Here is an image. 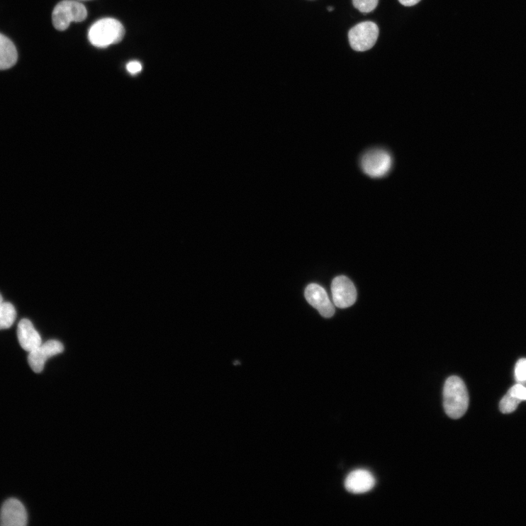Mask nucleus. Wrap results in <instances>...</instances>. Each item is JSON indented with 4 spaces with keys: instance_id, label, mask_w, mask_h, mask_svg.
Masks as SVG:
<instances>
[{
    "instance_id": "obj_14",
    "label": "nucleus",
    "mask_w": 526,
    "mask_h": 526,
    "mask_svg": "<svg viewBox=\"0 0 526 526\" xmlns=\"http://www.w3.org/2000/svg\"><path fill=\"white\" fill-rule=\"evenodd\" d=\"M520 402V400L508 393L500 401V411L503 414H510L516 410Z\"/></svg>"
},
{
    "instance_id": "obj_10",
    "label": "nucleus",
    "mask_w": 526,
    "mask_h": 526,
    "mask_svg": "<svg viewBox=\"0 0 526 526\" xmlns=\"http://www.w3.org/2000/svg\"><path fill=\"white\" fill-rule=\"evenodd\" d=\"M376 484L373 474L364 469L351 472L345 481V488L351 493L362 494L371 491Z\"/></svg>"
},
{
    "instance_id": "obj_17",
    "label": "nucleus",
    "mask_w": 526,
    "mask_h": 526,
    "mask_svg": "<svg viewBox=\"0 0 526 526\" xmlns=\"http://www.w3.org/2000/svg\"><path fill=\"white\" fill-rule=\"evenodd\" d=\"M508 393L519 400L526 401V387L517 384L512 387Z\"/></svg>"
},
{
    "instance_id": "obj_21",
    "label": "nucleus",
    "mask_w": 526,
    "mask_h": 526,
    "mask_svg": "<svg viewBox=\"0 0 526 526\" xmlns=\"http://www.w3.org/2000/svg\"><path fill=\"white\" fill-rule=\"evenodd\" d=\"M333 10H334V9H333V8H331V7H329V8H328V11H333Z\"/></svg>"
},
{
    "instance_id": "obj_4",
    "label": "nucleus",
    "mask_w": 526,
    "mask_h": 526,
    "mask_svg": "<svg viewBox=\"0 0 526 526\" xmlns=\"http://www.w3.org/2000/svg\"><path fill=\"white\" fill-rule=\"evenodd\" d=\"M86 17L87 11L84 5L74 0H64L55 8L52 21L56 30L65 31L71 22H82Z\"/></svg>"
},
{
    "instance_id": "obj_20",
    "label": "nucleus",
    "mask_w": 526,
    "mask_h": 526,
    "mask_svg": "<svg viewBox=\"0 0 526 526\" xmlns=\"http://www.w3.org/2000/svg\"><path fill=\"white\" fill-rule=\"evenodd\" d=\"M3 303H4L3 296H1V294H0V305H1Z\"/></svg>"
},
{
    "instance_id": "obj_18",
    "label": "nucleus",
    "mask_w": 526,
    "mask_h": 526,
    "mask_svg": "<svg viewBox=\"0 0 526 526\" xmlns=\"http://www.w3.org/2000/svg\"><path fill=\"white\" fill-rule=\"evenodd\" d=\"M127 69L132 75H136L142 69L141 64L137 61H133L128 64Z\"/></svg>"
},
{
    "instance_id": "obj_3",
    "label": "nucleus",
    "mask_w": 526,
    "mask_h": 526,
    "mask_svg": "<svg viewBox=\"0 0 526 526\" xmlns=\"http://www.w3.org/2000/svg\"><path fill=\"white\" fill-rule=\"evenodd\" d=\"M125 34V28L121 22L114 18H107L94 23L89 29L88 36L93 45L106 47L122 41Z\"/></svg>"
},
{
    "instance_id": "obj_11",
    "label": "nucleus",
    "mask_w": 526,
    "mask_h": 526,
    "mask_svg": "<svg viewBox=\"0 0 526 526\" xmlns=\"http://www.w3.org/2000/svg\"><path fill=\"white\" fill-rule=\"evenodd\" d=\"M17 337L23 349L30 352L42 344L39 332L32 322L28 319L21 320L17 328Z\"/></svg>"
},
{
    "instance_id": "obj_15",
    "label": "nucleus",
    "mask_w": 526,
    "mask_h": 526,
    "mask_svg": "<svg viewBox=\"0 0 526 526\" xmlns=\"http://www.w3.org/2000/svg\"><path fill=\"white\" fill-rule=\"evenodd\" d=\"M355 9L363 13H369L376 9L379 0H352Z\"/></svg>"
},
{
    "instance_id": "obj_1",
    "label": "nucleus",
    "mask_w": 526,
    "mask_h": 526,
    "mask_svg": "<svg viewBox=\"0 0 526 526\" xmlns=\"http://www.w3.org/2000/svg\"><path fill=\"white\" fill-rule=\"evenodd\" d=\"M444 408L452 419H459L466 413L469 398L464 381L459 376L449 377L444 386Z\"/></svg>"
},
{
    "instance_id": "obj_9",
    "label": "nucleus",
    "mask_w": 526,
    "mask_h": 526,
    "mask_svg": "<svg viewBox=\"0 0 526 526\" xmlns=\"http://www.w3.org/2000/svg\"><path fill=\"white\" fill-rule=\"evenodd\" d=\"M27 511L15 498L6 500L0 512V525L3 526H26L28 524Z\"/></svg>"
},
{
    "instance_id": "obj_19",
    "label": "nucleus",
    "mask_w": 526,
    "mask_h": 526,
    "mask_svg": "<svg viewBox=\"0 0 526 526\" xmlns=\"http://www.w3.org/2000/svg\"><path fill=\"white\" fill-rule=\"evenodd\" d=\"M421 0H398V2L403 6L412 7L418 4Z\"/></svg>"
},
{
    "instance_id": "obj_6",
    "label": "nucleus",
    "mask_w": 526,
    "mask_h": 526,
    "mask_svg": "<svg viewBox=\"0 0 526 526\" xmlns=\"http://www.w3.org/2000/svg\"><path fill=\"white\" fill-rule=\"evenodd\" d=\"M334 305L340 308L352 306L357 300V291L352 281L345 276L335 278L331 284Z\"/></svg>"
},
{
    "instance_id": "obj_13",
    "label": "nucleus",
    "mask_w": 526,
    "mask_h": 526,
    "mask_svg": "<svg viewBox=\"0 0 526 526\" xmlns=\"http://www.w3.org/2000/svg\"><path fill=\"white\" fill-rule=\"evenodd\" d=\"M16 310L14 306L9 302L0 305V330L10 328L16 319Z\"/></svg>"
},
{
    "instance_id": "obj_8",
    "label": "nucleus",
    "mask_w": 526,
    "mask_h": 526,
    "mask_svg": "<svg viewBox=\"0 0 526 526\" xmlns=\"http://www.w3.org/2000/svg\"><path fill=\"white\" fill-rule=\"evenodd\" d=\"M305 297L308 303L318 310L323 318H330L334 315V305L323 286L317 284H309L306 289Z\"/></svg>"
},
{
    "instance_id": "obj_7",
    "label": "nucleus",
    "mask_w": 526,
    "mask_h": 526,
    "mask_svg": "<svg viewBox=\"0 0 526 526\" xmlns=\"http://www.w3.org/2000/svg\"><path fill=\"white\" fill-rule=\"evenodd\" d=\"M63 351L64 346L61 342L56 340L47 341L29 352V365L34 372L40 373L50 357Z\"/></svg>"
},
{
    "instance_id": "obj_5",
    "label": "nucleus",
    "mask_w": 526,
    "mask_h": 526,
    "mask_svg": "<svg viewBox=\"0 0 526 526\" xmlns=\"http://www.w3.org/2000/svg\"><path fill=\"white\" fill-rule=\"evenodd\" d=\"M379 35L376 23L364 21L352 28L348 33L352 49L358 52L370 50L376 44Z\"/></svg>"
},
{
    "instance_id": "obj_2",
    "label": "nucleus",
    "mask_w": 526,
    "mask_h": 526,
    "mask_svg": "<svg viewBox=\"0 0 526 526\" xmlns=\"http://www.w3.org/2000/svg\"><path fill=\"white\" fill-rule=\"evenodd\" d=\"M359 164L365 175L372 179H381L391 172L393 159L386 149L374 147L362 154Z\"/></svg>"
},
{
    "instance_id": "obj_16",
    "label": "nucleus",
    "mask_w": 526,
    "mask_h": 526,
    "mask_svg": "<svg viewBox=\"0 0 526 526\" xmlns=\"http://www.w3.org/2000/svg\"><path fill=\"white\" fill-rule=\"evenodd\" d=\"M515 375L517 381L526 382V359L522 358L516 364Z\"/></svg>"
},
{
    "instance_id": "obj_12",
    "label": "nucleus",
    "mask_w": 526,
    "mask_h": 526,
    "mask_svg": "<svg viewBox=\"0 0 526 526\" xmlns=\"http://www.w3.org/2000/svg\"><path fill=\"white\" fill-rule=\"evenodd\" d=\"M18 60V53L13 43L0 34V70L13 67Z\"/></svg>"
}]
</instances>
